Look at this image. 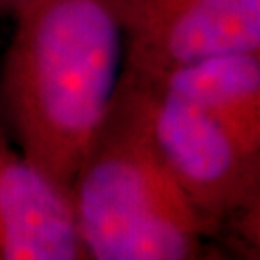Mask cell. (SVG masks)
Masks as SVG:
<instances>
[{"label":"cell","mask_w":260,"mask_h":260,"mask_svg":"<svg viewBox=\"0 0 260 260\" xmlns=\"http://www.w3.org/2000/svg\"><path fill=\"white\" fill-rule=\"evenodd\" d=\"M137 79L206 112L245 145L260 150V50L210 54Z\"/></svg>","instance_id":"8992f818"},{"label":"cell","mask_w":260,"mask_h":260,"mask_svg":"<svg viewBox=\"0 0 260 260\" xmlns=\"http://www.w3.org/2000/svg\"><path fill=\"white\" fill-rule=\"evenodd\" d=\"M123 72L154 77L230 50H260V0H114Z\"/></svg>","instance_id":"277c9868"},{"label":"cell","mask_w":260,"mask_h":260,"mask_svg":"<svg viewBox=\"0 0 260 260\" xmlns=\"http://www.w3.org/2000/svg\"><path fill=\"white\" fill-rule=\"evenodd\" d=\"M0 70V116L19 150L66 191L108 118L123 72L114 0H27Z\"/></svg>","instance_id":"6da1fadb"},{"label":"cell","mask_w":260,"mask_h":260,"mask_svg":"<svg viewBox=\"0 0 260 260\" xmlns=\"http://www.w3.org/2000/svg\"><path fill=\"white\" fill-rule=\"evenodd\" d=\"M0 260H85L70 191L19 150L2 116Z\"/></svg>","instance_id":"5b68a950"},{"label":"cell","mask_w":260,"mask_h":260,"mask_svg":"<svg viewBox=\"0 0 260 260\" xmlns=\"http://www.w3.org/2000/svg\"><path fill=\"white\" fill-rule=\"evenodd\" d=\"M23 2H27V0H0V12H12Z\"/></svg>","instance_id":"52a82bcc"},{"label":"cell","mask_w":260,"mask_h":260,"mask_svg":"<svg viewBox=\"0 0 260 260\" xmlns=\"http://www.w3.org/2000/svg\"><path fill=\"white\" fill-rule=\"evenodd\" d=\"M85 260H195L223 232L160 160L127 81L70 185Z\"/></svg>","instance_id":"7a4b0ae2"},{"label":"cell","mask_w":260,"mask_h":260,"mask_svg":"<svg viewBox=\"0 0 260 260\" xmlns=\"http://www.w3.org/2000/svg\"><path fill=\"white\" fill-rule=\"evenodd\" d=\"M160 160L189 201L223 233L258 243L260 150L220 121L121 72Z\"/></svg>","instance_id":"3957f363"}]
</instances>
